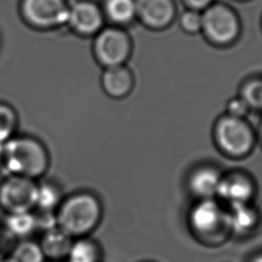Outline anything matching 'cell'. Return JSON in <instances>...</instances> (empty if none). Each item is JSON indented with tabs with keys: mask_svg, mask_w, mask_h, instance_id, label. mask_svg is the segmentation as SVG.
<instances>
[{
	"mask_svg": "<svg viewBox=\"0 0 262 262\" xmlns=\"http://www.w3.org/2000/svg\"><path fill=\"white\" fill-rule=\"evenodd\" d=\"M186 222L193 238L207 247H218L231 236L227 207L218 199L195 200Z\"/></svg>",
	"mask_w": 262,
	"mask_h": 262,
	"instance_id": "cell-1",
	"label": "cell"
},
{
	"mask_svg": "<svg viewBox=\"0 0 262 262\" xmlns=\"http://www.w3.org/2000/svg\"><path fill=\"white\" fill-rule=\"evenodd\" d=\"M55 218L56 225L73 238L89 236L101 222L102 206L92 193H75L61 201Z\"/></svg>",
	"mask_w": 262,
	"mask_h": 262,
	"instance_id": "cell-2",
	"label": "cell"
},
{
	"mask_svg": "<svg viewBox=\"0 0 262 262\" xmlns=\"http://www.w3.org/2000/svg\"><path fill=\"white\" fill-rule=\"evenodd\" d=\"M48 154L41 142L30 137H14L4 144L3 169L11 175L35 178L48 168Z\"/></svg>",
	"mask_w": 262,
	"mask_h": 262,
	"instance_id": "cell-3",
	"label": "cell"
},
{
	"mask_svg": "<svg viewBox=\"0 0 262 262\" xmlns=\"http://www.w3.org/2000/svg\"><path fill=\"white\" fill-rule=\"evenodd\" d=\"M213 139L218 150L230 159L251 155L258 141L257 131L246 118L221 115L213 126Z\"/></svg>",
	"mask_w": 262,
	"mask_h": 262,
	"instance_id": "cell-4",
	"label": "cell"
},
{
	"mask_svg": "<svg viewBox=\"0 0 262 262\" xmlns=\"http://www.w3.org/2000/svg\"><path fill=\"white\" fill-rule=\"evenodd\" d=\"M204 38L213 46L228 47L241 36L242 25L237 13L224 3H212L202 11Z\"/></svg>",
	"mask_w": 262,
	"mask_h": 262,
	"instance_id": "cell-5",
	"label": "cell"
},
{
	"mask_svg": "<svg viewBox=\"0 0 262 262\" xmlns=\"http://www.w3.org/2000/svg\"><path fill=\"white\" fill-rule=\"evenodd\" d=\"M38 184L33 179L11 175L0 185V207L6 214L33 211Z\"/></svg>",
	"mask_w": 262,
	"mask_h": 262,
	"instance_id": "cell-6",
	"label": "cell"
},
{
	"mask_svg": "<svg viewBox=\"0 0 262 262\" xmlns=\"http://www.w3.org/2000/svg\"><path fill=\"white\" fill-rule=\"evenodd\" d=\"M131 50L132 42L125 31L107 28L97 33L94 42L95 56L106 68L122 66L130 56Z\"/></svg>",
	"mask_w": 262,
	"mask_h": 262,
	"instance_id": "cell-7",
	"label": "cell"
},
{
	"mask_svg": "<svg viewBox=\"0 0 262 262\" xmlns=\"http://www.w3.org/2000/svg\"><path fill=\"white\" fill-rule=\"evenodd\" d=\"M254 178L245 171H231L223 174L219 184L217 199L226 207L251 204L256 195Z\"/></svg>",
	"mask_w": 262,
	"mask_h": 262,
	"instance_id": "cell-8",
	"label": "cell"
},
{
	"mask_svg": "<svg viewBox=\"0 0 262 262\" xmlns=\"http://www.w3.org/2000/svg\"><path fill=\"white\" fill-rule=\"evenodd\" d=\"M26 19L40 29H50L68 21L69 8L63 0H24Z\"/></svg>",
	"mask_w": 262,
	"mask_h": 262,
	"instance_id": "cell-9",
	"label": "cell"
},
{
	"mask_svg": "<svg viewBox=\"0 0 262 262\" xmlns=\"http://www.w3.org/2000/svg\"><path fill=\"white\" fill-rule=\"evenodd\" d=\"M136 16L148 29L161 31L172 25L176 17L173 0H135Z\"/></svg>",
	"mask_w": 262,
	"mask_h": 262,
	"instance_id": "cell-10",
	"label": "cell"
},
{
	"mask_svg": "<svg viewBox=\"0 0 262 262\" xmlns=\"http://www.w3.org/2000/svg\"><path fill=\"white\" fill-rule=\"evenodd\" d=\"M223 173L211 164H204L192 169L187 177L186 185L195 200L217 199L219 184Z\"/></svg>",
	"mask_w": 262,
	"mask_h": 262,
	"instance_id": "cell-11",
	"label": "cell"
},
{
	"mask_svg": "<svg viewBox=\"0 0 262 262\" xmlns=\"http://www.w3.org/2000/svg\"><path fill=\"white\" fill-rule=\"evenodd\" d=\"M68 23L79 34H97L102 26L103 17L100 9L93 3L82 1L69 9Z\"/></svg>",
	"mask_w": 262,
	"mask_h": 262,
	"instance_id": "cell-12",
	"label": "cell"
},
{
	"mask_svg": "<svg viewBox=\"0 0 262 262\" xmlns=\"http://www.w3.org/2000/svg\"><path fill=\"white\" fill-rule=\"evenodd\" d=\"M227 210L231 236H249L260 226V212L252 203L227 207Z\"/></svg>",
	"mask_w": 262,
	"mask_h": 262,
	"instance_id": "cell-13",
	"label": "cell"
},
{
	"mask_svg": "<svg viewBox=\"0 0 262 262\" xmlns=\"http://www.w3.org/2000/svg\"><path fill=\"white\" fill-rule=\"evenodd\" d=\"M74 239L66 231L55 226L44 231L38 243L46 261H64L68 258Z\"/></svg>",
	"mask_w": 262,
	"mask_h": 262,
	"instance_id": "cell-14",
	"label": "cell"
},
{
	"mask_svg": "<svg viewBox=\"0 0 262 262\" xmlns=\"http://www.w3.org/2000/svg\"><path fill=\"white\" fill-rule=\"evenodd\" d=\"M101 83L104 91L110 96L120 98L131 92L134 78L131 71L122 64L106 68L102 75Z\"/></svg>",
	"mask_w": 262,
	"mask_h": 262,
	"instance_id": "cell-15",
	"label": "cell"
},
{
	"mask_svg": "<svg viewBox=\"0 0 262 262\" xmlns=\"http://www.w3.org/2000/svg\"><path fill=\"white\" fill-rule=\"evenodd\" d=\"M103 249L100 243L89 236L75 238L67 262H102Z\"/></svg>",
	"mask_w": 262,
	"mask_h": 262,
	"instance_id": "cell-16",
	"label": "cell"
},
{
	"mask_svg": "<svg viewBox=\"0 0 262 262\" xmlns=\"http://www.w3.org/2000/svg\"><path fill=\"white\" fill-rule=\"evenodd\" d=\"M14 239L29 238L37 230L36 218L33 211L6 214L2 225Z\"/></svg>",
	"mask_w": 262,
	"mask_h": 262,
	"instance_id": "cell-17",
	"label": "cell"
},
{
	"mask_svg": "<svg viewBox=\"0 0 262 262\" xmlns=\"http://www.w3.org/2000/svg\"><path fill=\"white\" fill-rule=\"evenodd\" d=\"M7 262H45L39 243L30 238L19 239L14 243L6 257Z\"/></svg>",
	"mask_w": 262,
	"mask_h": 262,
	"instance_id": "cell-18",
	"label": "cell"
},
{
	"mask_svg": "<svg viewBox=\"0 0 262 262\" xmlns=\"http://www.w3.org/2000/svg\"><path fill=\"white\" fill-rule=\"evenodd\" d=\"M107 16L116 24H128L136 16L135 0H107L105 4Z\"/></svg>",
	"mask_w": 262,
	"mask_h": 262,
	"instance_id": "cell-19",
	"label": "cell"
},
{
	"mask_svg": "<svg viewBox=\"0 0 262 262\" xmlns=\"http://www.w3.org/2000/svg\"><path fill=\"white\" fill-rule=\"evenodd\" d=\"M238 96L243 98L251 111H262V78L247 79L239 87Z\"/></svg>",
	"mask_w": 262,
	"mask_h": 262,
	"instance_id": "cell-20",
	"label": "cell"
},
{
	"mask_svg": "<svg viewBox=\"0 0 262 262\" xmlns=\"http://www.w3.org/2000/svg\"><path fill=\"white\" fill-rule=\"evenodd\" d=\"M61 201L62 200L60 198V192L52 184L45 183L38 185L37 203L35 209L55 212Z\"/></svg>",
	"mask_w": 262,
	"mask_h": 262,
	"instance_id": "cell-21",
	"label": "cell"
},
{
	"mask_svg": "<svg viewBox=\"0 0 262 262\" xmlns=\"http://www.w3.org/2000/svg\"><path fill=\"white\" fill-rule=\"evenodd\" d=\"M16 123L15 112L9 105L0 103V145H4L12 138Z\"/></svg>",
	"mask_w": 262,
	"mask_h": 262,
	"instance_id": "cell-22",
	"label": "cell"
},
{
	"mask_svg": "<svg viewBox=\"0 0 262 262\" xmlns=\"http://www.w3.org/2000/svg\"><path fill=\"white\" fill-rule=\"evenodd\" d=\"M202 11L194 9H187L179 16L180 29L189 35L199 34L202 31Z\"/></svg>",
	"mask_w": 262,
	"mask_h": 262,
	"instance_id": "cell-23",
	"label": "cell"
},
{
	"mask_svg": "<svg viewBox=\"0 0 262 262\" xmlns=\"http://www.w3.org/2000/svg\"><path fill=\"white\" fill-rule=\"evenodd\" d=\"M250 107L243 100L241 96H234L230 98L226 103V112L225 114L237 117V118H246L250 112Z\"/></svg>",
	"mask_w": 262,
	"mask_h": 262,
	"instance_id": "cell-24",
	"label": "cell"
},
{
	"mask_svg": "<svg viewBox=\"0 0 262 262\" xmlns=\"http://www.w3.org/2000/svg\"><path fill=\"white\" fill-rule=\"evenodd\" d=\"M14 239L6 230L3 226H0V261L6 259L7 255L9 254L11 248L13 247V244H9Z\"/></svg>",
	"mask_w": 262,
	"mask_h": 262,
	"instance_id": "cell-25",
	"label": "cell"
},
{
	"mask_svg": "<svg viewBox=\"0 0 262 262\" xmlns=\"http://www.w3.org/2000/svg\"><path fill=\"white\" fill-rule=\"evenodd\" d=\"M189 9L203 11L209 7L214 0H183Z\"/></svg>",
	"mask_w": 262,
	"mask_h": 262,
	"instance_id": "cell-26",
	"label": "cell"
},
{
	"mask_svg": "<svg viewBox=\"0 0 262 262\" xmlns=\"http://www.w3.org/2000/svg\"><path fill=\"white\" fill-rule=\"evenodd\" d=\"M249 262H262V252L261 253H258L256 255H254L250 260Z\"/></svg>",
	"mask_w": 262,
	"mask_h": 262,
	"instance_id": "cell-27",
	"label": "cell"
},
{
	"mask_svg": "<svg viewBox=\"0 0 262 262\" xmlns=\"http://www.w3.org/2000/svg\"><path fill=\"white\" fill-rule=\"evenodd\" d=\"M257 137H258V140H260V142L262 144V122H261V124L259 126V130L257 132Z\"/></svg>",
	"mask_w": 262,
	"mask_h": 262,
	"instance_id": "cell-28",
	"label": "cell"
},
{
	"mask_svg": "<svg viewBox=\"0 0 262 262\" xmlns=\"http://www.w3.org/2000/svg\"><path fill=\"white\" fill-rule=\"evenodd\" d=\"M48 262H67V261L64 260V261H48Z\"/></svg>",
	"mask_w": 262,
	"mask_h": 262,
	"instance_id": "cell-29",
	"label": "cell"
},
{
	"mask_svg": "<svg viewBox=\"0 0 262 262\" xmlns=\"http://www.w3.org/2000/svg\"><path fill=\"white\" fill-rule=\"evenodd\" d=\"M0 262H7V261H6V259H4V260H2V261H0Z\"/></svg>",
	"mask_w": 262,
	"mask_h": 262,
	"instance_id": "cell-30",
	"label": "cell"
},
{
	"mask_svg": "<svg viewBox=\"0 0 262 262\" xmlns=\"http://www.w3.org/2000/svg\"><path fill=\"white\" fill-rule=\"evenodd\" d=\"M141 262H152V261H141Z\"/></svg>",
	"mask_w": 262,
	"mask_h": 262,
	"instance_id": "cell-31",
	"label": "cell"
}]
</instances>
